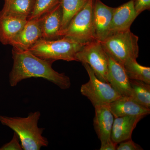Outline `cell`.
Returning a JSON list of instances; mask_svg holds the SVG:
<instances>
[{"instance_id": "cell-14", "label": "cell", "mask_w": 150, "mask_h": 150, "mask_svg": "<svg viewBox=\"0 0 150 150\" xmlns=\"http://www.w3.org/2000/svg\"><path fill=\"white\" fill-rule=\"evenodd\" d=\"M27 20L25 18L6 14L0 11V42L3 45H10Z\"/></svg>"}, {"instance_id": "cell-3", "label": "cell", "mask_w": 150, "mask_h": 150, "mask_svg": "<svg viewBox=\"0 0 150 150\" xmlns=\"http://www.w3.org/2000/svg\"><path fill=\"white\" fill-rule=\"evenodd\" d=\"M85 43L67 37L53 40L41 38L28 50L38 58L52 63L57 60L72 62L76 61V54Z\"/></svg>"}, {"instance_id": "cell-7", "label": "cell", "mask_w": 150, "mask_h": 150, "mask_svg": "<svg viewBox=\"0 0 150 150\" xmlns=\"http://www.w3.org/2000/svg\"><path fill=\"white\" fill-rule=\"evenodd\" d=\"M94 0H88L84 6L74 17L60 38L67 37L83 43L95 40L93 22Z\"/></svg>"}, {"instance_id": "cell-9", "label": "cell", "mask_w": 150, "mask_h": 150, "mask_svg": "<svg viewBox=\"0 0 150 150\" xmlns=\"http://www.w3.org/2000/svg\"><path fill=\"white\" fill-rule=\"evenodd\" d=\"M107 82L122 96H130L131 87L123 65L108 56Z\"/></svg>"}, {"instance_id": "cell-5", "label": "cell", "mask_w": 150, "mask_h": 150, "mask_svg": "<svg viewBox=\"0 0 150 150\" xmlns=\"http://www.w3.org/2000/svg\"><path fill=\"white\" fill-rule=\"evenodd\" d=\"M76 62L88 65L97 78L108 83V55L100 41L94 40L85 43L76 54Z\"/></svg>"}, {"instance_id": "cell-12", "label": "cell", "mask_w": 150, "mask_h": 150, "mask_svg": "<svg viewBox=\"0 0 150 150\" xmlns=\"http://www.w3.org/2000/svg\"><path fill=\"white\" fill-rule=\"evenodd\" d=\"M93 126L101 143L111 140V134L114 117L108 105L94 106Z\"/></svg>"}, {"instance_id": "cell-16", "label": "cell", "mask_w": 150, "mask_h": 150, "mask_svg": "<svg viewBox=\"0 0 150 150\" xmlns=\"http://www.w3.org/2000/svg\"><path fill=\"white\" fill-rule=\"evenodd\" d=\"M144 116H127L114 118L111 139L117 144L131 139L132 134L137 124Z\"/></svg>"}, {"instance_id": "cell-8", "label": "cell", "mask_w": 150, "mask_h": 150, "mask_svg": "<svg viewBox=\"0 0 150 150\" xmlns=\"http://www.w3.org/2000/svg\"><path fill=\"white\" fill-rule=\"evenodd\" d=\"M114 8L108 6L100 0H94L93 22L95 40L101 41L109 35Z\"/></svg>"}, {"instance_id": "cell-4", "label": "cell", "mask_w": 150, "mask_h": 150, "mask_svg": "<svg viewBox=\"0 0 150 150\" xmlns=\"http://www.w3.org/2000/svg\"><path fill=\"white\" fill-rule=\"evenodd\" d=\"M139 40L130 29L110 34L100 43L108 56L123 65L139 57Z\"/></svg>"}, {"instance_id": "cell-6", "label": "cell", "mask_w": 150, "mask_h": 150, "mask_svg": "<svg viewBox=\"0 0 150 150\" xmlns=\"http://www.w3.org/2000/svg\"><path fill=\"white\" fill-rule=\"evenodd\" d=\"M89 77V80L81 88V93L86 97L94 107L108 105L121 96L108 83L97 78L88 65L82 64Z\"/></svg>"}, {"instance_id": "cell-13", "label": "cell", "mask_w": 150, "mask_h": 150, "mask_svg": "<svg viewBox=\"0 0 150 150\" xmlns=\"http://www.w3.org/2000/svg\"><path fill=\"white\" fill-rule=\"evenodd\" d=\"M114 118L123 116H144L149 115L150 109L140 105L130 96H121L108 105Z\"/></svg>"}, {"instance_id": "cell-20", "label": "cell", "mask_w": 150, "mask_h": 150, "mask_svg": "<svg viewBox=\"0 0 150 150\" xmlns=\"http://www.w3.org/2000/svg\"><path fill=\"white\" fill-rule=\"evenodd\" d=\"M130 79L142 81L150 84V68L139 64L137 59H131L123 65Z\"/></svg>"}, {"instance_id": "cell-23", "label": "cell", "mask_w": 150, "mask_h": 150, "mask_svg": "<svg viewBox=\"0 0 150 150\" xmlns=\"http://www.w3.org/2000/svg\"><path fill=\"white\" fill-rule=\"evenodd\" d=\"M117 150H143L139 145L134 142L132 139L126 140L119 143L117 146Z\"/></svg>"}, {"instance_id": "cell-10", "label": "cell", "mask_w": 150, "mask_h": 150, "mask_svg": "<svg viewBox=\"0 0 150 150\" xmlns=\"http://www.w3.org/2000/svg\"><path fill=\"white\" fill-rule=\"evenodd\" d=\"M42 38L40 19L28 20L21 31L17 34L10 45L20 50H28Z\"/></svg>"}, {"instance_id": "cell-24", "label": "cell", "mask_w": 150, "mask_h": 150, "mask_svg": "<svg viewBox=\"0 0 150 150\" xmlns=\"http://www.w3.org/2000/svg\"><path fill=\"white\" fill-rule=\"evenodd\" d=\"M134 6L138 16L144 11L150 10V0H134Z\"/></svg>"}, {"instance_id": "cell-21", "label": "cell", "mask_w": 150, "mask_h": 150, "mask_svg": "<svg viewBox=\"0 0 150 150\" xmlns=\"http://www.w3.org/2000/svg\"><path fill=\"white\" fill-rule=\"evenodd\" d=\"M61 0H35L33 10L28 20L39 18L54 8Z\"/></svg>"}, {"instance_id": "cell-1", "label": "cell", "mask_w": 150, "mask_h": 150, "mask_svg": "<svg viewBox=\"0 0 150 150\" xmlns=\"http://www.w3.org/2000/svg\"><path fill=\"white\" fill-rule=\"evenodd\" d=\"M13 66L9 74V83L16 86L21 81L30 78H41L55 84L62 89L71 86L70 78L52 68L53 63L40 59L29 50L13 48Z\"/></svg>"}, {"instance_id": "cell-17", "label": "cell", "mask_w": 150, "mask_h": 150, "mask_svg": "<svg viewBox=\"0 0 150 150\" xmlns=\"http://www.w3.org/2000/svg\"><path fill=\"white\" fill-rule=\"evenodd\" d=\"M35 0H4L3 13L28 19L33 10Z\"/></svg>"}, {"instance_id": "cell-22", "label": "cell", "mask_w": 150, "mask_h": 150, "mask_svg": "<svg viewBox=\"0 0 150 150\" xmlns=\"http://www.w3.org/2000/svg\"><path fill=\"white\" fill-rule=\"evenodd\" d=\"M23 150L20 140L16 133L14 132L13 137L11 141L0 147V150Z\"/></svg>"}, {"instance_id": "cell-2", "label": "cell", "mask_w": 150, "mask_h": 150, "mask_svg": "<svg viewBox=\"0 0 150 150\" xmlns=\"http://www.w3.org/2000/svg\"><path fill=\"white\" fill-rule=\"evenodd\" d=\"M40 115L38 111L24 118L0 115V122L16 133L23 150H39L48 145L47 138L42 136L44 129L38 127Z\"/></svg>"}, {"instance_id": "cell-18", "label": "cell", "mask_w": 150, "mask_h": 150, "mask_svg": "<svg viewBox=\"0 0 150 150\" xmlns=\"http://www.w3.org/2000/svg\"><path fill=\"white\" fill-rule=\"evenodd\" d=\"M88 1V0H61L62 20L59 38L60 34L66 29L72 19L84 6Z\"/></svg>"}, {"instance_id": "cell-25", "label": "cell", "mask_w": 150, "mask_h": 150, "mask_svg": "<svg viewBox=\"0 0 150 150\" xmlns=\"http://www.w3.org/2000/svg\"><path fill=\"white\" fill-rule=\"evenodd\" d=\"M118 144L115 143L112 140H109L104 143H101L100 150H115Z\"/></svg>"}, {"instance_id": "cell-19", "label": "cell", "mask_w": 150, "mask_h": 150, "mask_svg": "<svg viewBox=\"0 0 150 150\" xmlns=\"http://www.w3.org/2000/svg\"><path fill=\"white\" fill-rule=\"evenodd\" d=\"M131 99L140 105L150 109V84L142 81L130 79Z\"/></svg>"}, {"instance_id": "cell-15", "label": "cell", "mask_w": 150, "mask_h": 150, "mask_svg": "<svg viewBox=\"0 0 150 150\" xmlns=\"http://www.w3.org/2000/svg\"><path fill=\"white\" fill-rule=\"evenodd\" d=\"M40 19L42 38L48 40L59 38L62 20L61 2Z\"/></svg>"}, {"instance_id": "cell-11", "label": "cell", "mask_w": 150, "mask_h": 150, "mask_svg": "<svg viewBox=\"0 0 150 150\" xmlns=\"http://www.w3.org/2000/svg\"><path fill=\"white\" fill-rule=\"evenodd\" d=\"M137 16L134 8V0H130L118 7L114 8L109 35L130 30Z\"/></svg>"}]
</instances>
